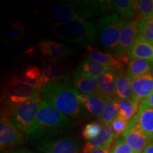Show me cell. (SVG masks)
Segmentation results:
<instances>
[{"label": "cell", "mask_w": 153, "mask_h": 153, "mask_svg": "<svg viewBox=\"0 0 153 153\" xmlns=\"http://www.w3.org/2000/svg\"><path fill=\"white\" fill-rule=\"evenodd\" d=\"M71 127L69 117L43 100L33 124L25 136L38 143L43 140L62 135Z\"/></svg>", "instance_id": "obj_1"}, {"label": "cell", "mask_w": 153, "mask_h": 153, "mask_svg": "<svg viewBox=\"0 0 153 153\" xmlns=\"http://www.w3.org/2000/svg\"><path fill=\"white\" fill-rule=\"evenodd\" d=\"M41 94L44 100L68 117L82 116L83 106L79 101V92L69 80L48 84L42 89Z\"/></svg>", "instance_id": "obj_2"}, {"label": "cell", "mask_w": 153, "mask_h": 153, "mask_svg": "<svg viewBox=\"0 0 153 153\" xmlns=\"http://www.w3.org/2000/svg\"><path fill=\"white\" fill-rule=\"evenodd\" d=\"M51 32L55 37L69 43L87 48L94 43L97 28L93 22L77 20L63 24H53Z\"/></svg>", "instance_id": "obj_3"}, {"label": "cell", "mask_w": 153, "mask_h": 153, "mask_svg": "<svg viewBox=\"0 0 153 153\" xmlns=\"http://www.w3.org/2000/svg\"><path fill=\"white\" fill-rule=\"evenodd\" d=\"M99 14L94 1H75L56 4L49 12L50 20L54 24H63L87 19Z\"/></svg>", "instance_id": "obj_4"}, {"label": "cell", "mask_w": 153, "mask_h": 153, "mask_svg": "<svg viewBox=\"0 0 153 153\" xmlns=\"http://www.w3.org/2000/svg\"><path fill=\"white\" fill-rule=\"evenodd\" d=\"M43 101L39 95L19 104L6 105L1 116L9 118L17 128L26 135L35 120Z\"/></svg>", "instance_id": "obj_5"}, {"label": "cell", "mask_w": 153, "mask_h": 153, "mask_svg": "<svg viewBox=\"0 0 153 153\" xmlns=\"http://www.w3.org/2000/svg\"><path fill=\"white\" fill-rule=\"evenodd\" d=\"M124 24L125 21L122 20L118 14L107 15L97 21V33L104 49L115 53Z\"/></svg>", "instance_id": "obj_6"}, {"label": "cell", "mask_w": 153, "mask_h": 153, "mask_svg": "<svg viewBox=\"0 0 153 153\" xmlns=\"http://www.w3.org/2000/svg\"><path fill=\"white\" fill-rule=\"evenodd\" d=\"M41 91L22 82L14 74L9 77L4 91L6 105H14L41 95Z\"/></svg>", "instance_id": "obj_7"}, {"label": "cell", "mask_w": 153, "mask_h": 153, "mask_svg": "<svg viewBox=\"0 0 153 153\" xmlns=\"http://www.w3.org/2000/svg\"><path fill=\"white\" fill-rule=\"evenodd\" d=\"M82 148L79 140L70 136L45 139L37 145L39 153H79Z\"/></svg>", "instance_id": "obj_8"}, {"label": "cell", "mask_w": 153, "mask_h": 153, "mask_svg": "<svg viewBox=\"0 0 153 153\" xmlns=\"http://www.w3.org/2000/svg\"><path fill=\"white\" fill-rule=\"evenodd\" d=\"M24 142L23 133L9 118L1 116L0 120V148L1 152H11Z\"/></svg>", "instance_id": "obj_9"}, {"label": "cell", "mask_w": 153, "mask_h": 153, "mask_svg": "<svg viewBox=\"0 0 153 153\" xmlns=\"http://www.w3.org/2000/svg\"><path fill=\"white\" fill-rule=\"evenodd\" d=\"M41 70L45 86L53 82L69 80L66 65L60 58H44L42 60Z\"/></svg>", "instance_id": "obj_10"}, {"label": "cell", "mask_w": 153, "mask_h": 153, "mask_svg": "<svg viewBox=\"0 0 153 153\" xmlns=\"http://www.w3.org/2000/svg\"><path fill=\"white\" fill-rule=\"evenodd\" d=\"M123 137L135 153H143L149 143L153 142L139 127L135 116L129 120L128 126L123 133Z\"/></svg>", "instance_id": "obj_11"}, {"label": "cell", "mask_w": 153, "mask_h": 153, "mask_svg": "<svg viewBox=\"0 0 153 153\" xmlns=\"http://www.w3.org/2000/svg\"><path fill=\"white\" fill-rule=\"evenodd\" d=\"M136 21H126L120 31L118 46L115 51V55L120 59L128 60L127 54L132 44L137 37Z\"/></svg>", "instance_id": "obj_12"}, {"label": "cell", "mask_w": 153, "mask_h": 153, "mask_svg": "<svg viewBox=\"0 0 153 153\" xmlns=\"http://www.w3.org/2000/svg\"><path fill=\"white\" fill-rule=\"evenodd\" d=\"M40 54L44 58H60L72 54L74 50L64 44L53 40L41 41L38 44Z\"/></svg>", "instance_id": "obj_13"}, {"label": "cell", "mask_w": 153, "mask_h": 153, "mask_svg": "<svg viewBox=\"0 0 153 153\" xmlns=\"http://www.w3.org/2000/svg\"><path fill=\"white\" fill-rule=\"evenodd\" d=\"M89 57L95 62L102 65L111 67V68L116 69L123 68L124 64L127 63L128 60L120 59L111 53H104L97 50L92 45H89L87 48Z\"/></svg>", "instance_id": "obj_14"}, {"label": "cell", "mask_w": 153, "mask_h": 153, "mask_svg": "<svg viewBox=\"0 0 153 153\" xmlns=\"http://www.w3.org/2000/svg\"><path fill=\"white\" fill-rule=\"evenodd\" d=\"M115 139V134L110 126H104L97 137L87 141L82 147V153H90L96 149L106 148L109 149Z\"/></svg>", "instance_id": "obj_15"}, {"label": "cell", "mask_w": 153, "mask_h": 153, "mask_svg": "<svg viewBox=\"0 0 153 153\" xmlns=\"http://www.w3.org/2000/svg\"><path fill=\"white\" fill-rule=\"evenodd\" d=\"M72 85L79 94L91 95L99 93L97 79L82 72L79 68L74 73Z\"/></svg>", "instance_id": "obj_16"}, {"label": "cell", "mask_w": 153, "mask_h": 153, "mask_svg": "<svg viewBox=\"0 0 153 153\" xmlns=\"http://www.w3.org/2000/svg\"><path fill=\"white\" fill-rule=\"evenodd\" d=\"M127 56L129 60L140 59L153 63V44L137 36L130 48Z\"/></svg>", "instance_id": "obj_17"}, {"label": "cell", "mask_w": 153, "mask_h": 153, "mask_svg": "<svg viewBox=\"0 0 153 153\" xmlns=\"http://www.w3.org/2000/svg\"><path fill=\"white\" fill-rule=\"evenodd\" d=\"M107 98L101 94L85 95L79 93V101L82 106L97 117H100L104 109Z\"/></svg>", "instance_id": "obj_18"}, {"label": "cell", "mask_w": 153, "mask_h": 153, "mask_svg": "<svg viewBox=\"0 0 153 153\" xmlns=\"http://www.w3.org/2000/svg\"><path fill=\"white\" fill-rule=\"evenodd\" d=\"M133 97L142 101L153 91V76L148 73L131 79Z\"/></svg>", "instance_id": "obj_19"}, {"label": "cell", "mask_w": 153, "mask_h": 153, "mask_svg": "<svg viewBox=\"0 0 153 153\" xmlns=\"http://www.w3.org/2000/svg\"><path fill=\"white\" fill-rule=\"evenodd\" d=\"M135 117L143 133L151 141H153V108L141 101Z\"/></svg>", "instance_id": "obj_20"}, {"label": "cell", "mask_w": 153, "mask_h": 153, "mask_svg": "<svg viewBox=\"0 0 153 153\" xmlns=\"http://www.w3.org/2000/svg\"><path fill=\"white\" fill-rule=\"evenodd\" d=\"M16 75L24 83L41 91L45 86L42 78V70L37 66H26Z\"/></svg>", "instance_id": "obj_21"}, {"label": "cell", "mask_w": 153, "mask_h": 153, "mask_svg": "<svg viewBox=\"0 0 153 153\" xmlns=\"http://www.w3.org/2000/svg\"><path fill=\"white\" fill-rule=\"evenodd\" d=\"M116 95L119 99H130L133 97L131 79L123 68L115 70Z\"/></svg>", "instance_id": "obj_22"}, {"label": "cell", "mask_w": 153, "mask_h": 153, "mask_svg": "<svg viewBox=\"0 0 153 153\" xmlns=\"http://www.w3.org/2000/svg\"><path fill=\"white\" fill-rule=\"evenodd\" d=\"M111 7L125 22L133 20L137 14V1L114 0L111 1Z\"/></svg>", "instance_id": "obj_23"}, {"label": "cell", "mask_w": 153, "mask_h": 153, "mask_svg": "<svg viewBox=\"0 0 153 153\" xmlns=\"http://www.w3.org/2000/svg\"><path fill=\"white\" fill-rule=\"evenodd\" d=\"M99 93L105 97H117L116 91L115 69L108 70L97 78Z\"/></svg>", "instance_id": "obj_24"}, {"label": "cell", "mask_w": 153, "mask_h": 153, "mask_svg": "<svg viewBox=\"0 0 153 153\" xmlns=\"http://www.w3.org/2000/svg\"><path fill=\"white\" fill-rule=\"evenodd\" d=\"M153 63L140 59L129 60L127 64V73L131 79L150 73L152 70Z\"/></svg>", "instance_id": "obj_25"}, {"label": "cell", "mask_w": 153, "mask_h": 153, "mask_svg": "<svg viewBox=\"0 0 153 153\" xmlns=\"http://www.w3.org/2000/svg\"><path fill=\"white\" fill-rule=\"evenodd\" d=\"M141 101L135 97L130 99L118 98V115L127 120H131L138 111Z\"/></svg>", "instance_id": "obj_26"}, {"label": "cell", "mask_w": 153, "mask_h": 153, "mask_svg": "<svg viewBox=\"0 0 153 153\" xmlns=\"http://www.w3.org/2000/svg\"><path fill=\"white\" fill-rule=\"evenodd\" d=\"M118 115V97H108L104 109L99 117L101 122L104 126H110Z\"/></svg>", "instance_id": "obj_27"}, {"label": "cell", "mask_w": 153, "mask_h": 153, "mask_svg": "<svg viewBox=\"0 0 153 153\" xmlns=\"http://www.w3.org/2000/svg\"><path fill=\"white\" fill-rule=\"evenodd\" d=\"M80 70L87 75L94 77L96 79L108 70L114 69L111 67L102 65L99 63L95 62L90 58L85 59V60L79 65V68Z\"/></svg>", "instance_id": "obj_28"}, {"label": "cell", "mask_w": 153, "mask_h": 153, "mask_svg": "<svg viewBox=\"0 0 153 153\" xmlns=\"http://www.w3.org/2000/svg\"><path fill=\"white\" fill-rule=\"evenodd\" d=\"M136 29L138 36L153 44V17L136 20Z\"/></svg>", "instance_id": "obj_29"}, {"label": "cell", "mask_w": 153, "mask_h": 153, "mask_svg": "<svg viewBox=\"0 0 153 153\" xmlns=\"http://www.w3.org/2000/svg\"><path fill=\"white\" fill-rule=\"evenodd\" d=\"M26 36V29L22 20H16L9 28L6 36L5 42H16L23 39Z\"/></svg>", "instance_id": "obj_30"}, {"label": "cell", "mask_w": 153, "mask_h": 153, "mask_svg": "<svg viewBox=\"0 0 153 153\" xmlns=\"http://www.w3.org/2000/svg\"><path fill=\"white\" fill-rule=\"evenodd\" d=\"M137 20L153 17V0L137 1Z\"/></svg>", "instance_id": "obj_31"}, {"label": "cell", "mask_w": 153, "mask_h": 153, "mask_svg": "<svg viewBox=\"0 0 153 153\" xmlns=\"http://www.w3.org/2000/svg\"><path fill=\"white\" fill-rule=\"evenodd\" d=\"M103 127L104 126L100 122L94 121L87 124L82 131V135L84 140L89 141L93 139L94 137H97L100 133Z\"/></svg>", "instance_id": "obj_32"}, {"label": "cell", "mask_w": 153, "mask_h": 153, "mask_svg": "<svg viewBox=\"0 0 153 153\" xmlns=\"http://www.w3.org/2000/svg\"><path fill=\"white\" fill-rule=\"evenodd\" d=\"M128 120L123 118V116L118 115L117 117L115 118L114 121L110 125L113 132L115 134V138L125 132L128 126Z\"/></svg>", "instance_id": "obj_33"}, {"label": "cell", "mask_w": 153, "mask_h": 153, "mask_svg": "<svg viewBox=\"0 0 153 153\" xmlns=\"http://www.w3.org/2000/svg\"><path fill=\"white\" fill-rule=\"evenodd\" d=\"M108 153H135L131 147L127 144L123 137H119L115 141Z\"/></svg>", "instance_id": "obj_34"}, {"label": "cell", "mask_w": 153, "mask_h": 153, "mask_svg": "<svg viewBox=\"0 0 153 153\" xmlns=\"http://www.w3.org/2000/svg\"><path fill=\"white\" fill-rule=\"evenodd\" d=\"M142 102H143L144 104L148 105V106H150L151 108H153V91L148 96V97H147V98L143 99Z\"/></svg>", "instance_id": "obj_35"}, {"label": "cell", "mask_w": 153, "mask_h": 153, "mask_svg": "<svg viewBox=\"0 0 153 153\" xmlns=\"http://www.w3.org/2000/svg\"><path fill=\"white\" fill-rule=\"evenodd\" d=\"M10 153H35L32 151H30L29 150H27V149H24V148H21V149H16V150H12Z\"/></svg>", "instance_id": "obj_36"}, {"label": "cell", "mask_w": 153, "mask_h": 153, "mask_svg": "<svg viewBox=\"0 0 153 153\" xmlns=\"http://www.w3.org/2000/svg\"><path fill=\"white\" fill-rule=\"evenodd\" d=\"M108 152H109V149L106 148H101L96 149V150L92 151L90 153H108Z\"/></svg>", "instance_id": "obj_37"}, {"label": "cell", "mask_w": 153, "mask_h": 153, "mask_svg": "<svg viewBox=\"0 0 153 153\" xmlns=\"http://www.w3.org/2000/svg\"><path fill=\"white\" fill-rule=\"evenodd\" d=\"M143 153H153V142L149 143Z\"/></svg>", "instance_id": "obj_38"}, {"label": "cell", "mask_w": 153, "mask_h": 153, "mask_svg": "<svg viewBox=\"0 0 153 153\" xmlns=\"http://www.w3.org/2000/svg\"><path fill=\"white\" fill-rule=\"evenodd\" d=\"M152 76H153V67H152Z\"/></svg>", "instance_id": "obj_39"}]
</instances>
